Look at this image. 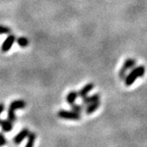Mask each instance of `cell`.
Wrapping results in <instances>:
<instances>
[{
  "label": "cell",
  "instance_id": "obj_1",
  "mask_svg": "<svg viewBox=\"0 0 147 147\" xmlns=\"http://www.w3.org/2000/svg\"><path fill=\"white\" fill-rule=\"evenodd\" d=\"M146 73V67L144 65H139L137 67H133L130 73L126 75L124 80V84L126 86H131L138 78L142 77Z\"/></svg>",
  "mask_w": 147,
  "mask_h": 147
},
{
  "label": "cell",
  "instance_id": "obj_2",
  "mask_svg": "<svg viewBox=\"0 0 147 147\" xmlns=\"http://www.w3.org/2000/svg\"><path fill=\"white\" fill-rule=\"evenodd\" d=\"M57 116L62 119L78 121L81 119V115L74 112L73 110H61L57 112Z\"/></svg>",
  "mask_w": 147,
  "mask_h": 147
},
{
  "label": "cell",
  "instance_id": "obj_3",
  "mask_svg": "<svg viewBox=\"0 0 147 147\" xmlns=\"http://www.w3.org/2000/svg\"><path fill=\"white\" fill-rule=\"evenodd\" d=\"M137 64V61L136 60L132 59V58H128L127 59L126 61L123 62V65L122 66V68L120 69L119 72V76L121 79H124L125 77H126V74L127 70L129 69H131L133 68Z\"/></svg>",
  "mask_w": 147,
  "mask_h": 147
},
{
  "label": "cell",
  "instance_id": "obj_4",
  "mask_svg": "<svg viewBox=\"0 0 147 147\" xmlns=\"http://www.w3.org/2000/svg\"><path fill=\"white\" fill-rule=\"evenodd\" d=\"M16 38L14 34H8V36L6 38L3 42L1 45V51L3 53L9 52L11 47L13 46V44L16 42Z\"/></svg>",
  "mask_w": 147,
  "mask_h": 147
},
{
  "label": "cell",
  "instance_id": "obj_5",
  "mask_svg": "<svg viewBox=\"0 0 147 147\" xmlns=\"http://www.w3.org/2000/svg\"><path fill=\"white\" fill-rule=\"evenodd\" d=\"M29 133H30V130L28 128H26H26H23L21 131H19L16 136L13 137L12 142H13V143L15 145H20L26 138Z\"/></svg>",
  "mask_w": 147,
  "mask_h": 147
},
{
  "label": "cell",
  "instance_id": "obj_6",
  "mask_svg": "<svg viewBox=\"0 0 147 147\" xmlns=\"http://www.w3.org/2000/svg\"><path fill=\"white\" fill-rule=\"evenodd\" d=\"M95 85L93 83H88L86 85H84V87L79 90L78 92V95H79V97H80L81 99L85 97L86 96H88L90 92H92L93 88H94Z\"/></svg>",
  "mask_w": 147,
  "mask_h": 147
},
{
  "label": "cell",
  "instance_id": "obj_7",
  "mask_svg": "<svg viewBox=\"0 0 147 147\" xmlns=\"http://www.w3.org/2000/svg\"><path fill=\"white\" fill-rule=\"evenodd\" d=\"M100 96L99 93H95V94L91 95V96H86L85 97L82 98V104L86 106L87 105H89L92 102L100 100Z\"/></svg>",
  "mask_w": 147,
  "mask_h": 147
},
{
  "label": "cell",
  "instance_id": "obj_8",
  "mask_svg": "<svg viewBox=\"0 0 147 147\" xmlns=\"http://www.w3.org/2000/svg\"><path fill=\"white\" fill-rule=\"evenodd\" d=\"M0 127L3 132H9L13 129V123L7 119H0Z\"/></svg>",
  "mask_w": 147,
  "mask_h": 147
},
{
  "label": "cell",
  "instance_id": "obj_9",
  "mask_svg": "<svg viewBox=\"0 0 147 147\" xmlns=\"http://www.w3.org/2000/svg\"><path fill=\"white\" fill-rule=\"evenodd\" d=\"M26 106V103L24 100H12L9 105V108L14 110H23Z\"/></svg>",
  "mask_w": 147,
  "mask_h": 147
},
{
  "label": "cell",
  "instance_id": "obj_10",
  "mask_svg": "<svg viewBox=\"0 0 147 147\" xmlns=\"http://www.w3.org/2000/svg\"><path fill=\"white\" fill-rule=\"evenodd\" d=\"M100 105V100H97V101H95L92 102L89 105H86V108H85V113L86 115H92V113H94L96 110H97Z\"/></svg>",
  "mask_w": 147,
  "mask_h": 147
},
{
  "label": "cell",
  "instance_id": "obj_11",
  "mask_svg": "<svg viewBox=\"0 0 147 147\" xmlns=\"http://www.w3.org/2000/svg\"><path fill=\"white\" fill-rule=\"evenodd\" d=\"M78 97H79L78 92L75 91V90H72V91H70L69 92L68 94L66 95L65 100H66V102L68 103L69 105H71L75 103V101H76Z\"/></svg>",
  "mask_w": 147,
  "mask_h": 147
},
{
  "label": "cell",
  "instance_id": "obj_12",
  "mask_svg": "<svg viewBox=\"0 0 147 147\" xmlns=\"http://www.w3.org/2000/svg\"><path fill=\"white\" fill-rule=\"evenodd\" d=\"M27 142L26 144V147H33L35 144V141H36V133L35 132H31L30 131V133L27 136Z\"/></svg>",
  "mask_w": 147,
  "mask_h": 147
},
{
  "label": "cell",
  "instance_id": "obj_13",
  "mask_svg": "<svg viewBox=\"0 0 147 147\" xmlns=\"http://www.w3.org/2000/svg\"><path fill=\"white\" fill-rule=\"evenodd\" d=\"M17 45L21 47H26L29 46V39L26 37H19L16 39Z\"/></svg>",
  "mask_w": 147,
  "mask_h": 147
},
{
  "label": "cell",
  "instance_id": "obj_14",
  "mask_svg": "<svg viewBox=\"0 0 147 147\" xmlns=\"http://www.w3.org/2000/svg\"><path fill=\"white\" fill-rule=\"evenodd\" d=\"M7 119L10 121H11L12 123H14L16 119V110L8 108V110H7Z\"/></svg>",
  "mask_w": 147,
  "mask_h": 147
},
{
  "label": "cell",
  "instance_id": "obj_15",
  "mask_svg": "<svg viewBox=\"0 0 147 147\" xmlns=\"http://www.w3.org/2000/svg\"><path fill=\"white\" fill-rule=\"evenodd\" d=\"M71 106V110L74 111V112H76V113H78V114H80L81 115V113L84 111V105L82 104V105H78V104H73V105H70Z\"/></svg>",
  "mask_w": 147,
  "mask_h": 147
},
{
  "label": "cell",
  "instance_id": "obj_16",
  "mask_svg": "<svg viewBox=\"0 0 147 147\" xmlns=\"http://www.w3.org/2000/svg\"><path fill=\"white\" fill-rule=\"evenodd\" d=\"M11 33V29L9 27L0 26V34H8Z\"/></svg>",
  "mask_w": 147,
  "mask_h": 147
},
{
  "label": "cell",
  "instance_id": "obj_17",
  "mask_svg": "<svg viewBox=\"0 0 147 147\" xmlns=\"http://www.w3.org/2000/svg\"><path fill=\"white\" fill-rule=\"evenodd\" d=\"M7 143V140L6 138L5 135L3 132H0V146H6Z\"/></svg>",
  "mask_w": 147,
  "mask_h": 147
},
{
  "label": "cell",
  "instance_id": "obj_18",
  "mask_svg": "<svg viewBox=\"0 0 147 147\" xmlns=\"http://www.w3.org/2000/svg\"><path fill=\"white\" fill-rule=\"evenodd\" d=\"M5 110V105L3 103H0V115L3 114V112Z\"/></svg>",
  "mask_w": 147,
  "mask_h": 147
}]
</instances>
